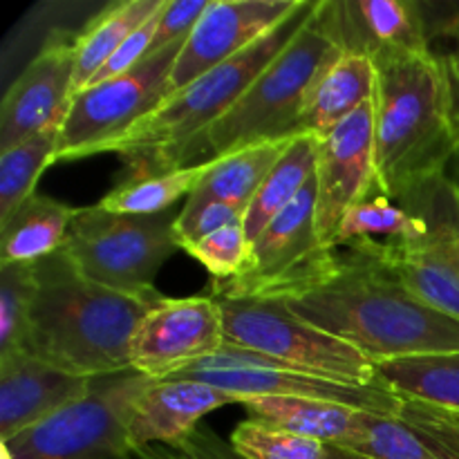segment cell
Wrapping results in <instances>:
<instances>
[{
	"label": "cell",
	"mask_w": 459,
	"mask_h": 459,
	"mask_svg": "<svg viewBox=\"0 0 459 459\" xmlns=\"http://www.w3.org/2000/svg\"><path fill=\"white\" fill-rule=\"evenodd\" d=\"M36 264L39 294L21 352L88 379L133 370L134 332L164 294H121L99 285L63 249Z\"/></svg>",
	"instance_id": "obj_1"
},
{
	"label": "cell",
	"mask_w": 459,
	"mask_h": 459,
	"mask_svg": "<svg viewBox=\"0 0 459 459\" xmlns=\"http://www.w3.org/2000/svg\"><path fill=\"white\" fill-rule=\"evenodd\" d=\"M334 281L282 300L303 321L372 361L459 352V318L421 303L384 263L352 251Z\"/></svg>",
	"instance_id": "obj_2"
},
{
	"label": "cell",
	"mask_w": 459,
	"mask_h": 459,
	"mask_svg": "<svg viewBox=\"0 0 459 459\" xmlns=\"http://www.w3.org/2000/svg\"><path fill=\"white\" fill-rule=\"evenodd\" d=\"M377 188L393 202L411 200L444 178L459 152L444 70L435 52L375 58Z\"/></svg>",
	"instance_id": "obj_3"
},
{
	"label": "cell",
	"mask_w": 459,
	"mask_h": 459,
	"mask_svg": "<svg viewBox=\"0 0 459 459\" xmlns=\"http://www.w3.org/2000/svg\"><path fill=\"white\" fill-rule=\"evenodd\" d=\"M343 52L330 22L327 0H316L312 16L291 43L222 119L179 152L173 170L209 164L258 143L299 137L300 117L314 85Z\"/></svg>",
	"instance_id": "obj_4"
},
{
	"label": "cell",
	"mask_w": 459,
	"mask_h": 459,
	"mask_svg": "<svg viewBox=\"0 0 459 459\" xmlns=\"http://www.w3.org/2000/svg\"><path fill=\"white\" fill-rule=\"evenodd\" d=\"M314 7L316 0H300L299 9L263 39L166 99L146 119L108 143L103 152L124 155L134 175L173 170L179 152L240 101L264 67L309 21Z\"/></svg>",
	"instance_id": "obj_5"
},
{
	"label": "cell",
	"mask_w": 459,
	"mask_h": 459,
	"mask_svg": "<svg viewBox=\"0 0 459 459\" xmlns=\"http://www.w3.org/2000/svg\"><path fill=\"white\" fill-rule=\"evenodd\" d=\"M341 255L316 229V175L299 197L249 242V255L238 276L211 281L218 299L290 300L334 281Z\"/></svg>",
	"instance_id": "obj_6"
},
{
	"label": "cell",
	"mask_w": 459,
	"mask_h": 459,
	"mask_svg": "<svg viewBox=\"0 0 459 459\" xmlns=\"http://www.w3.org/2000/svg\"><path fill=\"white\" fill-rule=\"evenodd\" d=\"M178 215H119L85 206L76 211L63 251L90 281L121 294H148L166 260L179 251Z\"/></svg>",
	"instance_id": "obj_7"
},
{
	"label": "cell",
	"mask_w": 459,
	"mask_h": 459,
	"mask_svg": "<svg viewBox=\"0 0 459 459\" xmlns=\"http://www.w3.org/2000/svg\"><path fill=\"white\" fill-rule=\"evenodd\" d=\"M224 341L294 370L350 385H379L377 366L345 341L290 312L282 300L218 299Z\"/></svg>",
	"instance_id": "obj_8"
},
{
	"label": "cell",
	"mask_w": 459,
	"mask_h": 459,
	"mask_svg": "<svg viewBox=\"0 0 459 459\" xmlns=\"http://www.w3.org/2000/svg\"><path fill=\"white\" fill-rule=\"evenodd\" d=\"M152 381L134 370L94 377L81 402L0 442L3 459H137L128 420L134 399Z\"/></svg>",
	"instance_id": "obj_9"
},
{
	"label": "cell",
	"mask_w": 459,
	"mask_h": 459,
	"mask_svg": "<svg viewBox=\"0 0 459 459\" xmlns=\"http://www.w3.org/2000/svg\"><path fill=\"white\" fill-rule=\"evenodd\" d=\"M429 222L415 242L354 247L384 263L421 303L459 318V186L444 175L406 200Z\"/></svg>",
	"instance_id": "obj_10"
},
{
	"label": "cell",
	"mask_w": 459,
	"mask_h": 459,
	"mask_svg": "<svg viewBox=\"0 0 459 459\" xmlns=\"http://www.w3.org/2000/svg\"><path fill=\"white\" fill-rule=\"evenodd\" d=\"M184 43L143 58L134 70L83 90L70 101L58 139V161L99 155L164 103L166 83Z\"/></svg>",
	"instance_id": "obj_11"
},
{
	"label": "cell",
	"mask_w": 459,
	"mask_h": 459,
	"mask_svg": "<svg viewBox=\"0 0 459 459\" xmlns=\"http://www.w3.org/2000/svg\"><path fill=\"white\" fill-rule=\"evenodd\" d=\"M169 379L202 381L240 399L300 397L341 403L377 415H399L403 399L381 385H350L294 370L276 359L224 343L213 357L184 368Z\"/></svg>",
	"instance_id": "obj_12"
},
{
	"label": "cell",
	"mask_w": 459,
	"mask_h": 459,
	"mask_svg": "<svg viewBox=\"0 0 459 459\" xmlns=\"http://www.w3.org/2000/svg\"><path fill=\"white\" fill-rule=\"evenodd\" d=\"M224 343L222 309L213 296H164L134 332L130 368L151 379H169L218 354Z\"/></svg>",
	"instance_id": "obj_13"
},
{
	"label": "cell",
	"mask_w": 459,
	"mask_h": 459,
	"mask_svg": "<svg viewBox=\"0 0 459 459\" xmlns=\"http://www.w3.org/2000/svg\"><path fill=\"white\" fill-rule=\"evenodd\" d=\"M375 169V103L368 101L352 117L318 139L316 160V229L334 249L345 213L372 197Z\"/></svg>",
	"instance_id": "obj_14"
},
{
	"label": "cell",
	"mask_w": 459,
	"mask_h": 459,
	"mask_svg": "<svg viewBox=\"0 0 459 459\" xmlns=\"http://www.w3.org/2000/svg\"><path fill=\"white\" fill-rule=\"evenodd\" d=\"M299 4L300 0H211L175 58L166 99L245 52L294 13Z\"/></svg>",
	"instance_id": "obj_15"
},
{
	"label": "cell",
	"mask_w": 459,
	"mask_h": 459,
	"mask_svg": "<svg viewBox=\"0 0 459 459\" xmlns=\"http://www.w3.org/2000/svg\"><path fill=\"white\" fill-rule=\"evenodd\" d=\"M74 79V36L54 31L0 103V152L65 119Z\"/></svg>",
	"instance_id": "obj_16"
},
{
	"label": "cell",
	"mask_w": 459,
	"mask_h": 459,
	"mask_svg": "<svg viewBox=\"0 0 459 459\" xmlns=\"http://www.w3.org/2000/svg\"><path fill=\"white\" fill-rule=\"evenodd\" d=\"M92 388V379L63 372L25 352L0 357V442L52 420Z\"/></svg>",
	"instance_id": "obj_17"
},
{
	"label": "cell",
	"mask_w": 459,
	"mask_h": 459,
	"mask_svg": "<svg viewBox=\"0 0 459 459\" xmlns=\"http://www.w3.org/2000/svg\"><path fill=\"white\" fill-rule=\"evenodd\" d=\"M341 48L372 61L388 54L433 52L429 27L411 0H327Z\"/></svg>",
	"instance_id": "obj_18"
},
{
	"label": "cell",
	"mask_w": 459,
	"mask_h": 459,
	"mask_svg": "<svg viewBox=\"0 0 459 459\" xmlns=\"http://www.w3.org/2000/svg\"><path fill=\"white\" fill-rule=\"evenodd\" d=\"M240 403V399L202 381H152L133 403L128 442L133 451L188 437L209 412Z\"/></svg>",
	"instance_id": "obj_19"
},
{
	"label": "cell",
	"mask_w": 459,
	"mask_h": 459,
	"mask_svg": "<svg viewBox=\"0 0 459 459\" xmlns=\"http://www.w3.org/2000/svg\"><path fill=\"white\" fill-rule=\"evenodd\" d=\"M377 70L370 56L343 52L318 79L305 103L299 133L323 139L375 97Z\"/></svg>",
	"instance_id": "obj_20"
},
{
	"label": "cell",
	"mask_w": 459,
	"mask_h": 459,
	"mask_svg": "<svg viewBox=\"0 0 459 459\" xmlns=\"http://www.w3.org/2000/svg\"><path fill=\"white\" fill-rule=\"evenodd\" d=\"M334 446L370 459H459V444L402 415L361 411L352 433Z\"/></svg>",
	"instance_id": "obj_21"
},
{
	"label": "cell",
	"mask_w": 459,
	"mask_h": 459,
	"mask_svg": "<svg viewBox=\"0 0 459 459\" xmlns=\"http://www.w3.org/2000/svg\"><path fill=\"white\" fill-rule=\"evenodd\" d=\"M74 206L34 193L0 224V264L39 263L65 247Z\"/></svg>",
	"instance_id": "obj_22"
},
{
	"label": "cell",
	"mask_w": 459,
	"mask_h": 459,
	"mask_svg": "<svg viewBox=\"0 0 459 459\" xmlns=\"http://www.w3.org/2000/svg\"><path fill=\"white\" fill-rule=\"evenodd\" d=\"M164 4L166 0H121V3L108 4L101 13L90 18L88 25L74 36L72 99L92 83V79L110 61L112 54Z\"/></svg>",
	"instance_id": "obj_23"
},
{
	"label": "cell",
	"mask_w": 459,
	"mask_h": 459,
	"mask_svg": "<svg viewBox=\"0 0 459 459\" xmlns=\"http://www.w3.org/2000/svg\"><path fill=\"white\" fill-rule=\"evenodd\" d=\"M381 388L411 402L446 412H459V352L377 361Z\"/></svg>",
	"instance_id": "obj_24"
},
{
	"label": "cell",
	"mask_w": 459,
	"mask_h": 459,
	"mask_svg": "<svg viewBox=\"0 0 459 459\" xmlns=\"http://www.w3.org/2000/svg\"><path fill=\"white\" fill-rule=\"evenodd\" d=\"M290 143L291 139L258 143L213 160L209 173L186 197V206H200L206 202H233L249 206Z\"/></svg>",
	"instance_id": "obj_25"
},
{
	"label": "cell",
	"mask_w": 459,
	"mask_h": 459,
	"mask_svg": "<svg viewBox=\"0 0 459 459\" xmlns=\"http://www.w3.org/2000/svg\"><path fill=\"white\" fill-rule=\"evenodd\" d=\"M242 406L249 412V420L323 444L343 442L361 412L341 403L300 397H254L245 399Z\"/></svg>",
	"instance_id": "obj_26"
},
{
	"label": "cell",
	"mask_w": 459,
	"mask_h": 459,
	"mask_svg": "<svg viewBox=\"0 0 459 459\" xmlns=\"http://www.w3.org/2000/svg\"><path fill=\"white\" fill-rule=\"evenodd\" d=\"M316 160L318 139L309 137V134H299V137L291 139L285 155L273 166V170L264 179V184L251 200L249 209H247V240H254L264 227H269L303 193V188L316 175Z\"/></svg>",
	"instance_id": "obj_27"
},
{
	"label": "cell",
	"mask_w": 459,
	"mask_h": 459,
	"mask_svg": "<svg viewBox=\"0 0 459 459\" xmlns=\"http://www.w3.org/2000/svg\"><path fill=\"white\" fill-rule=\"evenodd\" d=\"M429 233V222L420 211L399 206L385 195L368 197L345 213L334 249L339 247H384L415 242Z\"/></svg>",
	"instance_id": "obj_28"
},
{
	"label": "cell",
	"mask_w": 459,
	"mask_h": 459,
	"mask_svg": "<svg viewBox=\"0 0 459 459\" xmlns=\"http://www.w3.org/2000/svg\"><path fill=\"white\" fill-rule=\"evenodd\" d=\"M211 169L209 164L184 166L152 175H130L101 197L99 206L108 213L119 215H157L170 211V206L184 195H191Z\"/></svg>",
	"instance_id": "obj_29"
},
{
	"label": "cell",
	"mask_w": 459,
	"mask_h": 459,
	"mask_svg": "<svg viewBox=\"0 0 459 459\" xmlns=\"http://www.w3.org/2000/svg\"><path fill=\"white\" fill-rule=\"evenodd\" d=\"M61 126L63 121H58L43 133L0 152V224L7 222L13 211L34 195L40 175L49 164L58 161Z\"/></svg>",
	"instance_id": "obj_30"
},
{
	"label": "cell",
	"mask_w": 459,
	"mask_h": 459,
	"mask_svg": "<svg viewBox=\"0 0 459 459\" xmlns=\"http://www.w3.org/2000/svg\"><path fill=\"white\" fill-rule=\"evenodd\" d=\"M39 294V264H0V357L21 350Z\"/></svg>",
	"instance_id": "obj_31"
},
{
	"label": "cell",
	"mask_w": 459,
	"mask_h": 459,
	"mask_svg": "<svg viewBox=\"0 0 459 459\" xmlns=\"http://www.w3.org/2000/svg\"><path fill=\"white\" fill-rule=\"evenodd\" d=\"M240 459H325V444L247 420L236 426L229 439Z\"/></svg>",
	"instance_id": "obj_32"
},
{
	"label": "cell",
	"mask_w": 459,
	"mask_h": 459,
	"mask_svg": "<svg viewBox=\"0 0 459 459\" xmlns=\"http://www.w3.org/2000/svg\"><path fill=\"white\" fill-rule=\"evenodd\" d=\"M182 251L195 258L213 276V281H229L245 267L247 255H249V240H247L245 227L236 224V227L220 229L193 245H186Z\"/></svg>",
	"instance_id": "obj_33"
},
{
	"label": "cell",
	"mask_w": 459,
	"mask_h": 459,
	"mask_svg": "<svg viewBox=\"0 0 459 459\" xmlns=\"http://www.w3.org/2000/svg\"><path fill=\"white\" fill-rule=\"evenodd\" d=\"M247 209L249 206L233 204V202H206L200 206L184 204L178 215V222H175L179 249L220 231V229L236 227V224L245 227Z\"/></svg>",
	"instance_id": "obj_34"
},
{
	"label": "cell",
	"mask_w": 459,
	"mask_h": 459,
	"mask_svg": "<svg viewBox=\"0 0 459 459\" xmlns=\"http://www.w3.org/2000/svg\"><path fill=\"white\" fill-rule=\"evenodd\" d=\"M137 459H240L231 444L211 429L197 426L188 437L175 444H155L134 453Z\"/></svg>",
	"instance_id": "obj_35"
},
{
	"label": "cell",
	"mask_w": 459,
	"mask_h": 459,
	"mask_svg": "<svg viewBox=\"0 0 459 459\" xmlns=\"http://www.w3.org/2000/svg\"><path fill=\"white\" fill-rule=\"evenodd\" d=\"M209 3L211 0H169L164 12H161L155 39H152L151 54L161 52L170 45L184 43L191 36L193 27L197 25L202 13L206 12Z\"/></svg>",
	"instance_id": "obj_36"
},
{
	"label": "cell",
	"mask_w": 459,
	"mask_h": 459,
	"mask_svg": "<svg viewBox=\"0 0 459 459\" xmlns=\"http://www.w3.org/2000/svg\"><path fill=\"white\" fill-rule=\"evenodd\" d=\"M442 39L448 40V45H444L439 52H435V49L433 52L442 65L444 79H446L451 121L459 143V16L442 27Z\"/></svg>",
	"instance_id": "obj_37"
},
{
	"label": "cell",
	"mask_w": 459,
	"mask_h": 459,
	"mask_svg": "<svg viewBox=\"0 0 459 459\" xmlns=\"http://www.w3.org/2000/svg\"><path fill=\"white\" fill-rule=\"evenodd\" d=\"M399 415L415 421V424L424 426V429L435 430V433L444 435V437L455 439L459 444V412H446V411H439V408L426 406V403L403 399L402 412H399Z\"/></svg>",
	"instance_id": "obj_38"
},
{
	"label": "cell",
	"mask_w": 459,
	"mask_h": 459,
	"mask_svg": "<svg viewBox=\"0 0 459 459\" xmlns=\"http://www.w3.org/2000/svg\"><path fill=\"white\" fill-rule=\"evenodd\" d=\"M325 459H370V457H363L359 453L348 451L343 446H334V444H325Z\"/></svg>",
	"instance_id": "obj_39"
}]
</instances>
